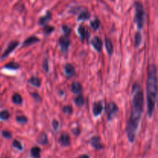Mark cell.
Wrapping results in <instances>:
<instances>
[{"label": "cell", "mask_w": 158, "mask_h": 158, "mask_svg": "<svg viewBox=\"0 0 158 158\" xmlns=\"http://www.w3.org/2000/svg\"><path fill=\"white\" fill-rule=\"evenodd\" d=\"M132 97L131 114L127 123L126 127L127 135L131 143H133L136 138L139 123L143 114V103H144L143 90L138 83H134L133 84Z\"/></svg>", "instance_id": "1"}, {"label": "cell", "mask_w": 158, "mask_h": 158, "mask_svg": "<svg viewBox=\"0 0 158 158\" xmlns=\"http://www.w3.org/2000/svg\"><path fill=\"white\" fill-rule=\"evenodd\" d=\"M157 68L152 64L148 67L147 79V103H148V115L151 117L154 114L157 94Z\"/></svg>", "instance_id": "2"}, {"label": "cell", "mask_w": 158, "mask_h": 158, "mask_svg": "<svg viewBox=\"0 0 158 158\" xmlns=\"http://www.w3.org/2000/svg\"><path fill=\"white\" fill-rule=\"evenodd\" d=\"M135 9V16H134V23L137 25L138 30L142 29L145 22V11L143 6L140 2H135L134 4Z\"/></svg>", "instance_id": "3"}, {"label": "cell", "mask_w": 158, "mask_h": 158, "mask_svg": "<svg viewBox=\"0 0 158 158\" xmlns=\"http://www.w3.org/2000/svg\"><path fill=\"white\" fill-rule=\"evenodd\" d=\"M119 109L118 106H117L115 103L114 102H110L106 104V113L107 115L108 120H111L114 117V116L117 114Z\"/></svg>", "instance_id": "4"}, {"label": "cell", "mask_w": 158, "mask_h": 158, "mask_svg": "<svg viewBox=\"0 0 158 158\" xmlns=\"http://www.w3.org/2000/svg\"><path fill=\"white\" fill-rule=\"evenodd\" d=\"M70 40H69V36L63 35V36L60 37L59 39V46L63 53H66L69 49V46H70Z\"/></svg>", "instance_id": "5"}, {"label": "cell", "mask_w": 158, "mask_h": 158, "mask_svg": "<svg viewBox=\"0 0 158 158\" xmlns=\"http://www.w3.org/2000/svg\"><path fill=\"white\" fill-rule=\"evenodd\" d=\"M19 42L16 41V40L10 42V43H9V45H8L7 48L6 49V50L4 51V52H3L2 55L1 59H4L6 58V57H7L9 55H10L11 52H13L14 49L19 46Z\"/></svg>", "instance_id": "6"}, {"label": "cell", "mask_w": 158, "mask_h": 158, "mask_svg": "<svg viewBox=\"0 0 158 158\" xmlns=\"http://www.w3.org/2000/svg\"><path fill=\"white\" fill-rule=\"evenodd\" d=\"M91 45L94 46V49L97 51V52H100L102 50V48H103V42H102L101 39L98 36H94V38L91 40L90 41Z\"/></svg>", "instance_id": "7"}, {"label": "cell", "mask_w": 158, "mask_h": 158, "mask_svg": "<svg viewBox=\"0 0 158 158\" xmlns=\"http://www.w3.org/2000/svg\"><path fill=\"white\" fill-rule=\"evenodd\" d=\"M91 146L96 150H101L103 148V145L100 142V137L98 136H94L89 140Z\"/></svg>", "instance_id": "8"}, {"label": "cell", "mask_w": 158, "mask_h": 158, "mask_svg": "<svg viewBox=\"0 0 158 158\" xmlns=\"http://www.w3.org/2000/svg\"><path fill=\"white\" fill-rule=\"evenodd\" d=\"M77 31H78V33L79 35H80V39H81V41L83 42L85 40L89 38V35H90L89 32L86 29V27H85L84 26H83V25H80V26H79Z\"/></svg>", "instance_id": "9"}, {"label": "cell", "mask_w": 158, "mask_h": 158, "mask_svg": "<svg viewBox=\"0 0 158 158\" xmlns=\"http://www.w3.org/2000/svg\"><path fill=\"white\" fill-rule=\"evenodd\" d=\"M64 72L67 78L73 77L76 73V69L74 66L70 63H66L64 66Z\"/></svg>", "instance_id": "10"}, {"label": "cell", "mask_w": 158, "mask_h": 158, "mask_svg": "<svg viewBox=\"0 0 158 158\" xmlns=\"http://www.w3.org/2000/svg\"><path fill=\"white\" fill-rule=\"evenodd\" d=\"M103 110V104H102L101 102H95L94 103V106H93V114L95 117H98L100 114H102Z\"/></svg>", "instance_id": "11"}, {"label": "cell", "mask_w": 158, "mask_h": 158, "mask_svg": "<svg viewBox=\"0 0 158 158\" xmlns=\"http://www.w3.org/2000/svg\"><path fill=\"white\" fill-rule=\"evenodd\" d=\"M60 144L63 147H67L70 145V137L66 133H63L60 136V138L59 140Z\"/></svg>", "instance_id": "12"}, {"label": "cell", "mask_w": 158, "mask_h": 158, "mask_svg": "<svg viewBox=\"0 0 158 158\" xmlns=\"http://www.w3.org/2000/svg\"><path fill=\"white\" fill-rule=\"evenodd\" d=\"M51 19H52V14H51L50 12L48 11L46 13V15L40 17L38 22L39 25H40V26H46V25H47L48 23L50 21Z\"/></svg>", "instance_id": "13"}, {"label": "cell", "mask_w": 158, "mask_h": 158, "mask_svg": "<svg viewBox=\"0 0 158 158\" xmlns=\"http://www.w3.org/2000/svg\"><path fill=\"white\" fill-rule=\"evenodd\" d=\"M40 42V39L38 38L35 35H32V36L29 37L28 39H26L24 42H23V47H28V46H31V45L34 44V43H36Z\"/></svg>", "instance_id": "14"}, {"label": "cell", "mask_w": 158, "mask_h": 158, "mask_svg": "<svg viewBox=\"0 0 158 158\" xmlns=\"http://www.w3.org/2000/svg\"><path fill=\"white\" fill-rule=\"evenodd\" d=\"M105 46H106V52H107L108 55L111 56L114 52V45H113L112 42L110 40L108 37H105Z\"/></svg>", "instance_id": "15"}, {"label": "cell", "mask_w": 158, "mask_h": 158, "mask_svg": "<svg viewBox=\"0 0 158 158\" xmlns=\"http://www.w3.org/2000/svg\"><path fill=\"white\" fill-rule=\"evenodd\" d=\"M70 89H71V91H72L73 94H80V92L82 91L83 88H82L81 84H80L79 82H73V83H71Z\"/></svg>", "instance_id": "16"}, {"label": "cell", "mask_w": 158, "mask_h": 158, "mask_svg": "<svg viewBox=\"0 0 158 158\" xmlns=\"http://www.w3.org/2000/svg\"><path fill=\"white\" fill-rule=\"evenodd\" d=\"M90 18V13L88 11H82L78 15L77 20L78 21H84V20H87Z\"/></svg>", "instance_id": "17"}, {"label": "cell", "mask_w": 158, "mask_h": 158, "mask_svg": "<svg viewBox=\"0 0 158 158\" xmlns=\"http://www.w3.org/2000/svg\"><path fill=\"white\" fill-rule=\"evenodd\" d=\"M37 142L41 145H46L48 143V137L46 134L45 133H42L40 134L37 139Z\"/></svg>", "instance_id": "18"}, {"label": "cell", "mask_w": 158, "mask_h": 158, "mask_svg": "<svg viewBox=\"0 0 158 158\" xmlns=\"http://www.w3.org/2000/svg\"><path fill=\"white\" fill-rule=\"evenodd\" d=\"M5 69H10V70H17L19 69V64L15 62H11V63H7L6 65L4 66Z\"/></svg>", "instance_id": "19"}, {"label": "cell", "mask_w": 158, "mask_h": 158, "mask_svg": "<svg viewBox=\"0 0 158 158\" xmlns=\"http://www.w3.org/2000/svg\"><path fill=\"white\" fill-rule=\"evenodd\" d=\"M29 83L35 87H40L41 86V80L40 78L36 77H32L29 80Z\"/></svg>", "instance_id": "20"}, {"label": "cell", "mask_w": 158, "mask_h": 158, "mask_svg": "<svg viewBox=\"0 0 158 158\" xmlns=\"http://www.w3.org/2000/svg\"><path fill=\"white\" fill-rule=\"evenodd\" d=\"M74 102H75L76 105H77V106H80V107L83 106L85 103L83 96L82 95V94H80V95H78L77 97H76V98L74 99Z\"/></svg>", "instance_id": "21"}, {"label": "cell", "mask_w": 158, "mask_h": 158, "mask_svg": "<svg viewBox=\"0 0 158 158\" xmlns=\"http://www.w3.org/2000/svg\"><path fill=\"white\" fill-rule=\"evenodd\" d=\"M12 100L15 104L16 105H20L23 103V97H21V95L19 94H13L12 97Z\"/></svg>", "instance_id": "22"}, {"label": "cell", "mask_w": 158, "mask_h": 158, "mask_svg": "<svg viewBox=\"0 0 158 158\" xmlns=\"http://www.w3.org/2000/svg\"><path fill=\"white\" fill-rule=\"evenodd\" d=\"M134 40H135V47L137 48L138 47V46H140L142 42V35L140 31H137V32H136Z\"/></svg>", "instance_id": "23"}, {"label": "cell", "mask_w": 158, "mask_h": 158, "mask_svg": "<svg viewBox=\"0 0 158 158\" xmlns=\"http://www.w3.org/2000/svg\"><path fill=\"white\" fill-rule=\"evenodd\" d=\"M40 152H41V149L38 147H33L31 149V155L35 158H40Z\"/></svg>", "instance_id": "24"}, {"label": "cell", "mask_w": 158, "mask_h": 158, "mask_svg": "<svg viewBox=\"0 0 158 158\" xmlns=\"http://www.w3.org/2000/svg\"><path fill=\"white\" fill-rule=\"evenodd\" d=\"M89 25H90V27L92 28L94 30H97L100 26V21L99 20L98 18H96L95 19L90 22V24Z\"/></svg>", "instance_id": "25"}, {"label": "cell", "mask_w": 158, "mask_h": 158, "mask_svg": "<svg viewBox=\"0 0 158 158\" xmlns=\"http://www.w3.org/2000/svg\"><path fill=\"white\" fill-rule=\"evenodd\" d=\"M54 29H55V28H54L53 26H49V25H46V26H44V27H43V30L45 35H49V34H51L53 32Z\"/></svg>", "instance_id": "26"}, {"label": "cell", "mask_w": 158, "mask_h": 158, "mask_svg": "<svg viewBox=\"0 0 158 158\" xmlns=\"http://www.w3.org/2000/svg\"><path fill=\"white\" fill-rule=\"evenodd\" d=\"M9 117H10V114H9V111L8 110H2L0 112V120H7L9 118Z\"/></svg>", "instance_id": "27"}, {"label": "cell", "mask_w": 158, "mask_h": 158, "mask_svg": "<svg viewBox=\"0 0 158 158\" xmlns=\"http://www.w3.org/2000/svg\"><path fill=\"white\" fill-rule=\"evenodd\" d=\"M62 29H63V33H64V35H66V36H69L71 34V32H72V29H70V27L67 26V25H63L62 26Z\"/></svg>", "instance_id": "28"}, {"label": "cell", "mask_w": 158, "mask_h": 158, "mask_svg": "<svg viewBox=\"0 0 158 158\" xmlns=\"http://www.w3.org/2000/svg\"><path fill=\"white\" fill-rule=\"evenodd\" d=\"M63 112L65 114H67V115H70V114H73V107L71 106H69V105H67V106H63Z\"/></svg>", "instance_id": "29"}, {"label": "cell", "mask_w": 158, "mask_h": 158, "mask_svg": "<svg viewBox=\"0 0 158 158\" xmlns=\"http://www.w3.org/2000/svg\"><path fill=\"white\" fill-rule=\"evenodd\" d=\"M15 120H16L18 123H23V124H25V123H26L28 122V119L26 118L25 116H18V117H16V118H15Z\"/></svg>", "instance_id": "30"}, {"label": "cell", "mask_w": 158, "mask_h": 158, "mask_svg": "<svg viewBox=\"0 0 158 158\" xmlns=\"http://www.w3.org/2000/svg\"><path fill=\"white\" fill-rule=\"evenodd\" d=\"M12 146L14 147L15 148H16L17 150H19V151H23V145L21 144V143H20L19 140H13V143H12Z\"/></svg>", "instance_id": "31"}, {"label": "cell", "mask_w": 158, "mask_h": 158, "mask_svg": "<svg viewBox=\"0 0 158 158\" xmlns=\"http://www.w3.org/2000/svg\"><path fill=\"white\" fill-rule=\"evenodd\" d=\"M2 135L3 137H5L6 139H11L12 138V133L9 132L7 131H2Z\"/></svg>", "instance_id": "32"}, {"label": "cell", "mask_w": 158, "mask_h": 158, "mask_svg": "<svg viewBox=\"0 0 158 158\" xmlns=\"http://www.w3.org/2000/svg\"><path fill=\"white\" fill-rule=\"evenodd\" d=\"M43 68L45 70V72L47 73L49 71V62H48V60H45L43 63Z\"/></svg>", "instance_id": "33"}, {"label": "cell", "mask_w": 158, "mask_h": 158, "mask_svg": "<svg viewBox=\"0 0 158 158\" xmlns=\"http://www.w3.org/2000/svg\"><path fill=\"white\" fill-rule=\"evenodd\" d=\"M59 125H60V123H59V122L57 121L56 120H53L52 121V129H53V131H56L57 130H58Z\"/></svg>", "instance_id": "34"}, {"label": "cell", "mask_w": 158, "mask_h": 158, "mask_svg": "<svg viewBox=\"0 0 158 158\" xmlns=\"http://www.w3.org/2000/svg\"><path fill=\"white\" fill-rule=\"evenodd\" d=\"M31 96H32V97H33V99L35 100V101L36 102H39L41 100V98H40V96L37 93H32V94H31Z\"/></svg>", "instance_id": "35"}, {"label": "cell", "mask_w": 158, "mask_h": 158, "mask_svg": "<svg viewBox=\"0 0 158 158\" xmlns=\"http://www.w3.org/2000/svg\"><path fill=\"white\" fill-rule=\"evenodd\" d=\"M72 133L75 136H79L80 134V133H81V131H80V128L77 127V128H74V129L72 130Z\"/></svg>", "instance_id": "36"}, {"label": "cell", "mask_w": 158, "mask_h": 158, "mask_svg": "<svg viewBox=\"0 0 158 158\" xmlns=\"http://www.w3.org/2000/svg\"><path fill=\"white\" fill-rule=\"evenodd\" d=\"M77 158H89V157L88 155H86V154H83V155H80V157Z\"/></svg>", "instance_id": "37"}, {"label": "cell", "mask_w": 158, "mask_h": 158, "mask_svg": "<svg viewBox=\"0 0 158 158\" xmlns=\"http://www.w3.org/2000/svg\"><path fill=\"white\" fill-rule=\"evenodd\" d=\"M5 158H9V157H5Z\"/></svg>", "instance_id": "38"}]
</instances>
